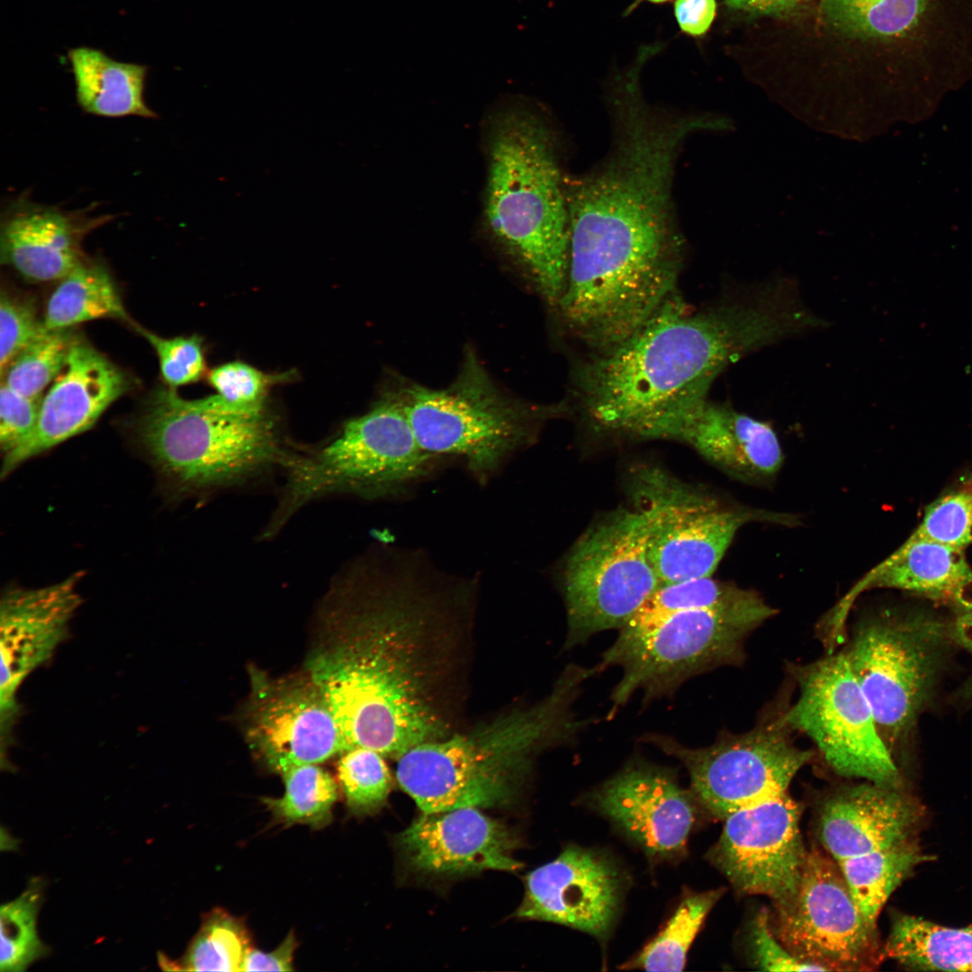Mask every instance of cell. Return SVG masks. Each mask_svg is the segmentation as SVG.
<instances>
[{"mask_svg": "<svg viewBox=\"0 0 972 972\" xmlns=\"http://www.w3.org/2000/svg\"><path fill=\"white\" fill-rule=\"evenodd\" d=\"M59 281L47 303L46 328L65 329L103 318L129 320L112 275L101 263L83 259Z\"/></svg>", "mask_w": 972, "mask_h": 972, "instance_id": "4dcf8cb0", "label": "cell"}, {"mask_svg": "<svg viewBox=\"0 0 972 972\" xmlns=\"http://www.w3.org/2000/svg\"><path fill=\"white\" fill-rule=\"evenodd\" d=\"M138 330L155 349L162 377L169 387L176 388L200 380L205 362L198 337L165 338L143 328Z\"/></svg>", "mask_w": 972, "mask_h": 972, "instance_id": "f35d334b", "label": "cell"}, {"mask_svg": "<svg viewBox=\"0 0 972 972\" xmlns=\"http://www.w3.org/2000/svg\"><path fill=\"white\" fill-rule=\"evenodd\" d=\"M589 677L569 666L536 705L412 747L397 758L398 783L422 813L507 803L538 752L583 727L572 704Z\"/></svg>", "mask_w": 972, "mask_h": 972, "instance_id": "277c9868", "label": "cell"}, {"mask_svg": "<svg viewBox=\"0 0 972 972\" xmlns=\"http://www.w3.org/2000/svg\"><path fill=\"white\" fill-rule=\"evenodd\" d=\"M398 845L411 869L430 876L516 871L523 866L513 856L508 830L478 807L423 813L400 834Z\"/></svg>", "mask_w": 972, "mask_h": 972, "instance_id": "603a6c76", "label": "cell"}, {"mask_svg": "<svg viewBox=\"0 0 972 972\" xmlns=\"http://www.w3.org/2000/svg\"><path fill=\"white\" fill-rule=\"evenodd\" d=\"M338 779L351 813L364 815L376 812L386 802L392 776L379 752L353 747L339 754Z\"/></svg>", "mask_w": 972, "mask_h": 972, "instance_id": "8d00e7d4", "label": "cell"}, {"mask_svg": "<svg viewBox=\"0 0 972 972\" xmlns=\"http://www.w3.org/2000/svg\"><path fill=\"white\" fill-rule=\"evenodd\" d=\"M780 717L742 734L722 736L704 748H688L670 737L651 742L687 769L691 792L714 817L728 815L779 797L812 753L788 738Z\"/></svg>", "mask_w": 972, "mask_h": 972, "instance_id": "5bb4252c", "label": "cell"}, {"mask_svg": "<svg viewBox=\"0 0 972 972\" xmlns=\"http://www.w3.org/2000/svg\"><path fill=\"white\" fill-rule=\"evenodd\" d=\"M811 0H724L730 9L755 16H781L806 5Z\"/></svg>", "mask_w": 972, "mask_h": 972, "instance_id": "7dc6e473", "label": "cell"}, {"mask_svg": "<svg viewBox=\"0 0 972 972\" xmlns=\"http://www.w3.org/2000/svg\"><path fill=\"white\" fill-rule=\"evenodd\" d=\"M972 582L964 549L910 536L892 554L868 572L826 614L821 634L828 649L844 641L856 598L873 589H895L950 607Z\"/></svg>", "mask_w": 972, "mask_h": 972, "instance_id": "484cf974", "label": "cell"}, {"mask_svg": "<svg viewBox=\"0 0 972 972\" xmlns=\"http://www.w3.org/2000/svg\"><path fill=\"white\" fill-rule=\"evenodd\" d=\"M469 590L403 554L361 558L331 584L305 670L349 749L397 759L456 731Z\"/></svg>", "mask_w": 972, "mask_h": 972, "instance_id": "6da1fadb", "label": "cell"}, {"mask_svg": "<svg viewBox=\"0 0 972 972\" xmlns=\"http://www.w3.org/2000/svg\"><path fill=\"white\" fill-rule=\"evenodd\" d=\"M642 68L632 64L612 81L606 158L566 180L568 269L555 310L569 335L599 349L626 341L677 292L674 169L684 141L709 123L649 104Z\"/></svg>", "mask_w": 972, "mask_h": 972, "instance_id": "7a4b0ae2", "label": "cell"}, {"mask_svg": "<svg viewBox=\"0 0 972 972\" xmlns=\"http://www.w3.org/2000/svg\"><path fill=\"white\" fill-rule=\"evenodd\" d=\"M591 804L654 860L681 855L698 802L668 769L633 760L591 795Z\"/></svg>", "mask_w": 972, "mask_h": 972, "instance_id": "d6986e66", "label": "cell"}, {"mask_svg": "<svg viewBox=\"0 0 972 972\" xmlns=\"http://www.w3.org/2000/svg\"><path fill=\"white\" fill-rule=\"evenodd\" d=\"M40 398H28L2 382L0 391V445L4 456L15 450L33 432Z\"/></svg>", "mask_w": 972, "mask_h": 972, "instance_id": "b9f144b4", "label": "cell"}, {"mask_svg": "<svg viewBox=\"0 0 972 972\" xmlns=\"http://www.w3.org/2000/svg\"><path fill=\"white\" fill-rule=\"evenodd\" d=\"M677 23L685 34L701 37L710 29L716 14V0H675L673 6Z\"/></svg>", "mask_w": 972, "mask_h": 972, "instance_id": "ee69618b", "label": "cell"}, {"mask_svg": "<svg viewBox=\"0 0 972 972\" xmlns=\"http://www.w3.org/2000/svg\"><path fill=\"white\" fill-rule=\"evenodd\" d=\"M129 388L130 380L119 367L75 337L66 367L40 401L33 432L4 456L2 477L26 460L88 430Z\"/></svg>", "mask_w": 972, "mask_h": 972, "instance_id": "7402d4cb", "label": "cell"}, {"mask_svg": "<svg viewBox=\"0 0 972 972\" xmlns=\"http://www.w3.org/2000/svg\"><path fill=\"white\" fill-rule=\"evenodd\" d=\"M284 783L281 797L262 799L275 821L285 825L306 824L315 829L332 820L338 797L334 778L318 764L292 766L280 774Z\"/></svg>", "mask_w": 972, "mask_h": 972, "instance_id": "d6a6232c", "label": "cell"}, {"mask_svg": "<svg viewBox=\"0 0 972 972\" xmlns=\"http://www.w3.org/2000/svg\"><path fill=\"white\" fill-rule=\"evenodd\" d=\"M433 457L418 444L397 391L389 392L347 421L327 445L289 454L280 500L263 538L274 536L297 511L323 497L395 496L427 474Z\"/></svg>", "mask_w": 972, "mask_h": 972, "instance_id": "52a82bcc", "label": "cell"}, {"mask_svg": "<svg viewBox=\"0 0 972 972\" xmlns=\"http://www.w3.org/2000/svg\"><path fill=\"white\" fill-rule=\"evenodd\" d=\"M111 219V215L93 217L86 210L65 211L20 196L2 214L1 262L30 281L60 280L83 260L85 237Z\"/></svg>", "mask_w": 972, "mask_h": 972, "instance_id": "d4e9b609", "label": "cell"}, {"mask_svg": "<svg viewBox=\"0 0 972 972\" xmlns=\"http://www.w3.org/2000/svg\"><path fill=\"white\" fill-rule=\"evenodd\" d=\"M770 618L763 614L685 610L666 616L628 644H612L598 668L617 665L623 670L612 692L614 706L626 704L639 690L646 701L670 694L691 677L739 662L749 634Z\"/></svg>", "mask_w": 972, "mask_h": 972, "instance_id": "4fadbf2b", "label": "cell"}, {"mask_svg": "<svg viewBox=\"0 0 972 972\" xmlns=\"http://www.w3.org/2000/svg\"><path fill=\"white\" fill-rule=\"evenodd\" d=\"M525 886L517 917L560 923L605 940L619 914L626 877L611 858L569 846L532 870Z\"/></svg>", "mask_w": 972, "mask_h": 972, "instance_id": "ac0fdd59", "label": "cell"}, {"mask_svg": "<svg viewBox=\"0 0 972 972\" xmlns=\"http://www.w3.org/2000/svg\"><path fill=\"white\" fill-rule=\"evenodd\" d=\"M42 328L34 302L2 292L0 299V368L3 373Z\"/></svg>", "mask_w": 972, "mask_h": 972, "instance_id": "60d3db41", "label": "cell"}, {"mask_svg": "<svg viewBox=\"0 0 972 972\" xmlns=\"http://www.w3.org/2000/svg\"><path fill=\"white\" fill-rule=\"evenodd\" d=\"M799 820L800 807L788 793L735 812L707 859L737 892L786 904L796 893L808 850Z\"/></svg>", "mask_w": 972, "mask_h": 972, "instance_id": "e0dca14e", "label": "cell"}, {"mask_svg": "<svg viewBox=\"0 0 972 972\" xmlns=\"http://www.w3.org/2000/svg\"><path fill=\"white\" fill-rule=\"evenodd\" d=\"M646 1H648L650 3H652V4H664V3L669 2L670 0H646Z\"/></svg>", "mask_w": 972, "mask_h": 972, "instance_id": "c3c4849f", "label": "cell"}, {"mask_svg": "<svg viewBox=\"0 0 972 972\" xmlns=\"http://www.w3.org/2000/svg\"><path fill=\"white\" fill-rule=\"evenodd\" d=\"M951 608L953 616L949 621L952 642L967 652L972 662V582ZM965 691L972 698V670Z\"/></svg>", "mask_w": 972, "mask_h": 972, "instance_id": "bcb514c9", "label": "cell"}, {"mask_svg": "<svg viewBox=\"0 0 972 972\" xmlns=\"http://www.w3.org/2000/svg\"><path fill=\"white\" fill-rule=\"evenodd\" d=\"M397 392L422 449L461 457L482 482L531 444L544 422L569 410L565 403L531 404L506 395L470 350L446 388L409 382Z\"/></svg>", "mask_w": 972, "mask_h": 972, "instance_id": "ba28073f", "label": "cell"}, {"mask_svg": "<svg viewBox=\"0 0 972 972\" xmlns=\"http://www.w3.org/2000/svg\"><path fill=\"white\" fill-rule=\"evenodd\" d=\"M68 58L77 103L86 112L108 118L157 117L144 98L145 66L114 60L89 47L69 50Z\"/></svg>", "mask_w": 972, "mask_h": 972, "instance_id": "4316f807", "label": "cell"}, {"mask_svg": "<svg viewBox=\"0 0 972 972\" xmlns=\"http://www.w3.org/2000/svg\"><path fill=\"white\" fill-rule=\"evenodd\" d=\"M298 942L293 932L270 952L250 948L242 966V971H292V959Z\"/></svg>", "mask_w": 972, "mask_h": 972, "instance_id": "f6af8a7d", "label": "cell"}, {"mask_svg": "<svg viewBox=\"0 0 972 972\" xmlns=\"http://www.w3.org/2000/svg\"><path fill=\"white\" fill-rule=\"evenodd\" d=\"M774 933L822 971H867L880 962L878 928L862 915L842 869L824 850H807L795 896L774 905Z\"/></svg>", "mask_w": 972, "mask_h": 972, "instance_id": "9a60e30c", "label": "cell"}, {"mask_svg": "<svg viewBox=\"0 0 972 972\" xmlns=\"http://www.w3.org/2000/svg\"><path fill=\"white\" fill-rule=\"evenodd\" d=\"M694 609L763 614L770 617L777 613L753 590L715 580L711 576L696 578L662 585L619 630L613 644H628L651 631L666 616Z\"/></svg>", "mask_w": 972, "mask_h": 972, "instance_id": "83f0119b", "label": "cell"}, {"mask_svg": "<svg viewBox=\"0 0 972 972\" xmlns=\"http://www.w3.org/2000/svg\"><path fill=\"white\" fill-rule=\"evenodd\" d=\"M911 536L962 549L972 544V489L952 490L937 498Z\"/></svg>", "mask_w": 972, "mask_h": 972, "instance_id": "74e56055", "label": "cell"}, {"mask_svg": "<svg viewBox=\"0 0 972 972\" xmlns=\"http://www.w3.org/2000/svg\"><path fill=\"white\" fill-rule=\"evenodd\" d=\"M723 888L686 895L663 929L620 968L682 971L688 951Z\"/></svg>", "mask_w": 972, "mask_h": 972, "instance_id": "1f68e13d", "label": "cell"}, {"mask_svg": "<svg viewBox=\"0 0 972 972\" xmlns=\"http://www.w3.org/2000/svg\"><path fill=\"white\" fill-rule=\"evenodd\" d=\"M884 952L908 969L972 971V927H947L898 914Z\"/></svg>", "mask_w": 972, "mask_h": 972, "instance_id": "f1b7e54d", "label": "cell"}, {"mask_svg": "<svg viewBox=\"0 0 972 972\" xmlns=\"http://www.w3.org/2000/svg\"><path fill=\"white\" fill-rule=\"evenodd\" d=\"M661 586L641 514L633 507L605 514L578 538L562 564L565 647L620 630Z\"/></svg>", "mask_w": 972, "mask_h": 972, "instance_id": "8fae6325", "label": "cell"}, {"mask_svg": "<svg viewBox=\"0 0 972 972\" xmlns=\"http://www.w3.org/2000/svg\"><path fill=\"white\" fill-rule=\"evenodd\" d=\"M75 336L69 328H42L2 373L4 382L14 391L31 399H40L41 392L67 365Z\"/></svg>", "mask_w": 972, "mask_h": 972, "instance_id": "d590c367", "label": "cell"}, {"mask_svg": "<svg viewBox=\"0 0 972 972\" xmlns=\"http://www.w3.org/2000/svg\"><path fill=\"white\" fill-rule=\"evenodd\" d=\"M487 161V228L555 309L567 277L569 212L554 137L532 110L507 106L490 123Z\"/></svg>", "mask_w": 972, "mask_h": 972, "instance_id": "5b68a950", "label": "cell"}, {"mask_svg": "<svg viewBox=\"0 0 972 972\" xmlns=\"http://www.w3.org/2000/svg\"><path fill=\"white\" fill-rule=\"evenodd\" d=\"M950 644V621L925 612L885 609L855 628L843 653L892 755L931 699Z\"/></svg>", "mask_w": 972, "mask_h": 972, "instance_id": "9c48e42d", "label": "cell"}, {"mask_svg": "<svg viewBox=\"0 0 972 972\" xmlns=\"http://www.w3.org/2000/svg\"><path fill=\"white\" fill-rule=\"evenodd\" d=\"M80 574L39 589H13L0 603V727L14 729L22 706L17 692L23 680L46 663L68 634L81 604Z\"/></svg>", "mask_w": 972, "mask_h": 972, "instance_id": "ffe728a7", "label": "cell"}, {"mask_svg": "<svg viewBox=\"0 0 972 972\" xmlns=\"http://www.w3.org/2000/svg\"><path fill=\"white\" fill-rule=\"evenodd\" d=\"M922 806L900 788L872 782L842 788L819 809L816 833L835 861L888 848L914 838Z\"/></svg>", "mask_w": 972, "mask_h": 972, "instance_id": "cb8c5ba5", "label": "cell"}, {"mask_svg": "<svg viewBox=\"0 0 972 972\" xmlns=\"http://www.w3.org/2000/svg\"><path fill=\"white\" fill-rule=\"evenodd\" d=\"M751 948L754 963L769 971H822L813 964L802 961L793 955L774 933L770 914L766 909L760 911L751 925Z\"/></svg>", "mask_w": 972, "mask_h": 972, "instance_id": "7bdbcfd3", "label": "cell"}, {"mask_svg": "<svg viewBox=\"0 0 972 972\" xmlns=\"http://www.w3.org/2000/svg\"><path fill=\"white\" fill-rule=\"evenodd\" d=\"M250 940L243 922L221 909L208 914L178 962L159 956L165 970L242 971Z\"/></svg>", "mask_w": 972, "mask_h": 972, "instance_id": "836d02e7", "label": "cell"}, {"mask_svg": "<svg viewBox=\"0 0 972 972\" xmlns=\"http://www.w3.org/2000/svg\"><path fill=\"white\" fill-rule=\"evenodd\" d=\"M814 324L784 284L696 311L675 292L629 339L578 367L575 397L598 433L640 439L664 415L706 400L731 363Z\"/></svg>", "mask_w": 972, "mask_h": 972, "instance_id": "3957f363", "label": "cell"}, {"mask_svg": "<svg viewBox=\"0 0 972 972\" xmlns=\"http://www.w3.org/2000/svg\"><path fill=\"white\" fill-rule=\"evenodd\" d=\"M626 492L644 520L662 585L711 576L748 523L796 521L792 515L725 504L653 464L629 469Z\"/></svg>", "mask_w": 972, "mask_h": 972, "instance_id": "30bf717a", "label": "cell"}, {"mask_svg": "<svg viewBox=\"0 0 972 972\" xmlns=\"http://www.w3.org/2000/svg\"><path fill=\"white\" fill-rule=\"evenodd\" d=\"M44 884L34 878L14 900L0 908L2 972H21L45 957L49 948L37 932V916L43 900Z\"/></svg>", "mask_w": 972, "mask_h": 972, "instance_id": "e575fe53", "label": "cell"}, {"mask_svg": "<svg viewBox=\"0 0 972 972\" xmlns=\"http://www.w3.org/2000/svg\"><path fill=\"white\" fill-rule=\"evenodd\" d=\"M641 439H673L742 482H770L783 464L772 427L707 399L668 413L650 426Z\"/></svg>", "mask_w": 972, "mask_h": 972, "instance_id": "44dd1931", "label": "cell"}, {"mask_svg": "<svg viewBox=\"0 0 972 972\" xmlns=\"http://www.w3.org/2000/svg\"><path fill=\"white\" fill-rule=\"evenodd\" d=\"M275 377L241 362L212 369L209 382L218 395L230 404L254 413H263V400Z\"/></svg>", "mask_w": 972, "mask_h": 972, "instance_id": "ab89813d", "label": "cell"}, {"mask_svg": "<svg viewBox=\"0 0 972 972\" xmlns=\"http://www.w3.org/2000/svg\"><path fill=\"white\" fill-rule=\"evenodd\" d=\"M796 678L799 694L781 722L807 735L836 774L901 788L899 769L843 652L797 667Z\"/></svg>", "mask_w": 972, "mask_h": 972, "instance_id": "7c38bea8", "label": "cell"}, {"mask_svg": "<svg viewBox=\"0 0 972 972\" xmlns=\"http://www.w3.org/2000/svg\"><path fill=\"white\" fill-rule=\"evenodd\" d=\"M245 737L255 756L281 774L348 750L326 697L310 674L272 678L251 668Z\"/></svg>", "mask_w": 972, "mask_h": 972, "instance_id": "2e32d148", "label": "cell"}, {"mask_svg": "<svg viewBox=\"0 0 972 972\" xmlns=\"http://www.w3.org/2000/svg\"><path fill=\"white\" fill-rule=\"evenodd\" d=\"M141 446L155 466L185 491L216 490L245 482L289 454L274 424L214 395L180 397L158 388L138 425Z\"/></svg>", "mask_w": 972, "mask_h": 972, "instance_id": "8992f818", "label": "cell"}, {"mask_svg": "<svg viewBox=\"0 0 972 972\" xmlns=\"http://www.w3.org/2000/svg\"><path fill=\"white\" fill-rule=\"evenodd\" d=\"M932 859L914 838L837 863L862 915L878 928V918L891 894L915 868Z\"/></svg>", "mask_w": 972, "mask_h": 972, "instance_id": "f546056e", "label": "cell"}]
</instances>
